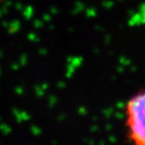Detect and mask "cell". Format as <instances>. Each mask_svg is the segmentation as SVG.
Segmentation results:
<instances>
[{
	"mask_svg": "<svg viewBox=\"0 0 145 145\" xmlns=\"http://www.w3.org/2000/svg\"><path fill=\"white\" fill-rule=\"evenodd\" d=\"M124 126L131 145H145V90L136 92L126 101Z\"/></svg>",
	"mask_w": 145,
	"mask_h": 145,
	"instance_id": "6da1fadb",
	"label": "cell"
},
{
	"mask_svg": "<svg viewBox=\"0 0 145 145\" xmlns=\"http://www.w3.org/2000/svg\"><path fill=\"white\" fill-rule=\"evenodd\" d=\"M2 1H3V0H0V3H1V2H2Z\"/></svg>",
	"mask_w": 145,
	"mask_h": 145,
	"instance_id": "7a4b0ae2",
	"label": "cell"
}]
</instances>
